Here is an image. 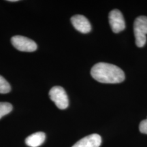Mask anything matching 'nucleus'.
I'll return each mask as SVG.
<instances>
[{
    "mask_svg": "<svg viewBox=\"0 0 147 147\" xmlns=\"http://www.w3.org/2000/svg\"><path fill=\"white\" fill-rule=\"evenodd\" d=\"M91 74L95 80L102 83H120L125 80L124 71L120 67L103 62L92 67Z\"/></svg>",
    "mask_w": 147,
    "mask_h": 147,
    "instance_id": "nucleus-1",
    "label": "nucleus"
},
{
    "mask_svg": "<svg viewBox=\"0 0 147 147\" xmlns=\"http://www.w3.org/2000/svg\"><path fill=\"white\" fill-rule=\"evenodd\" d=\"M136 45L138 47H143L146 42L147 17L139 16L135 20L134 24Z\"/></svg>",
    "mask_w": 147,
    "mask_h": 147,
    "instance_id": "nucleus-2",
    "label": "nucleus"
},
{
    "mask_svg": "<svg viewBox=\"0 0 147 147\" xmlns=\"http://www.w3.org/2000/svg\"><path fill=\"white\" fill-rule=\"evenodd\" d=\"M49 96L59 109H65L69 105L68 97L65 90L61 87L55 86L53 87L49 91Z\"/></svg>",
    "mask_w": 147,
    "mask_h": 147,
    "instance_id": "nucleus-3",
    "label": "nucleus"
},
{
    "mask_svg": "<svg viewBox=\"0 0 147 147\" xmlns=\"http://www.w3.org/2000/svg\"><path fill=\"white\" fill-rule=\"evenodd\" d=\"M12 45L17 50L23 52H34L38 46L34 40L22 36H14L11 39Z\"/></svg>",
    "mask_w": 147,
    "mask_h": 147,
    "instance_id": "nucleus-4",
    "label": "nucleus"
},
{
    "mask_svg": "<svg viewBox=\"0 0 147 147\" xmlns=\"http://www.w3.org/2000/svg\"><path fill=\"white\" fill-rule=\"evenodd\" d=\"M109 23L114 33H119L125 28L123 16L119 10H113L109 14Z\"/></svg>",
    "mask_w": 147,
    "mask_h": 147,
    "instance_id": "nucleus-5",
    "label": "nucleus"
},
{
    "mask_svg": "<svg viewBox=\"0 0 147 147\" xmlns=\"http://www.w3.org/2000/svg\"><path fill=\"white\" fill-rule=\"evenodd\" d=\"M71 22L74 28L82 34H87L91 32V23L85 16L77 14L71 17Z\"/></svg>",
    "mask_w": 147,
    "mask_h": 147,
    "instance_id": "nucleus-6",
    "label": "nucleus"
},
{
    "mask_svg": "<svg viewBox=\"0 0 147 147\" xmlns=\"http://www.w3.org/2000/svg\"><path fill=\"white\" fill-rule=\"evenodd\" d=\"M102 138L97 134H93L78 141L72 147H100Z\"/></svg>",
    "mask_w": 147,
    "mask_h": 147,
    "instance_id": "nucleus-7",
    "label": "nucleus"
},
{
    "mask_svg": "<svg viewBox=\"0 0 147 147\" xmlns=\"http://www.w3.org/2000/svg\"><path fill=\"white\" fill-rule=\"evenodd\" d=\"M46 135L44 132H36L25 139V143L30 147H38L45 142Z\"/></svg>",
    "mask_w": 147,
    "mask_h": 147,
    "instance_id": "nucleus-8",
    "label": "nucleus"
},
{
    "mask_svg": "<svg viewBox=\"0 0 147 147\" xmlns=\"http://www.w3.org/2000/svg\"><path fill=\"white\" fill-rule=\"evenodd\" d=\"M12 110V106L8 102H0V119L8 115Z\"/></svg>",
    "mask_w": 147,
    "mask_h": 147,
    "instance_id": "nucleus-9",
    "label": "nucleus"
},
{
    "mask_svg": "<svg viewBox=\"0 0 147 147\" xmlns=\"http://www.w3.org/2000/svg\"><path fill=\"white\" fill-rule=\"evenodd\" d=\"M10 90V84L3 77L0 76V93L5 94V93H9Z\"/></svg>",
    "mask_w": 147,
    "mask_h": 147,
    "instance_id": "nucleus-10",
    "label": "nucleus"
},
{
    "mask_svg": "<svg viewBox=\"0 0 147 147\" xmlns=\"http://www.w3.org/2000/svg\"><path fill=\"white\" fill-rule=\"evenodd\" d=\"M139 129L141 133L147 134V119L141 121V123H140Z\"/></svg>",
    "mask_w": 147,
    "mask_h": 147,
    "instance_id": "nucleus-11",
    "label": "nucleus"
},
{
    "mask_svg": "<svg viewBox=\"0 0 147 147\" xmlns=\"http://www.w3.org/2000/svg\"><path fill=\"white\" fill-rule=\"evenodd\" d=\"M8 1H10V2H16V1H18V0H9Z\"/></svg>",
    "mask_w": 147,
    "mask_h": 147,
    "instance_id": "nucleus-12",
    "label": "nucleus"
}]
</instances>
